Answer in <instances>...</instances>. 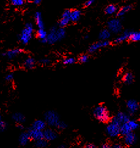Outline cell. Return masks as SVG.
Returning a JSON list of instances; mask_svg holds the SVG:
<instances>
[{"label": "cell", "instance_id": "30", "mask_svg": "<svg viewBox=\"0 0 140 148\" xmlns=\"http://www.w3.org/2000/svg\"><path fill=\"white\" fill-rule=\"evenodd\" d=\"M77 62V60L75 58H66L64 59H63V64L64 65H72V64H75V62Z\"/></svg>", "mask_w": 140, "mask_h": 148}, {"label": "cell", "instance_id": "25", "mask_svg": "<svg viewBox=\"0 0 140 148\" xmlns=\"http://www.w3.org/2000/svg\"><path fill=\"white\" fill-rule=\"evenodd\" d=\"M132 8V5H127L121 8L117 12V16L118 17H122L124 16L126 13H127L128 11H130Z\"/></svg>", "mask_w": 140, "mask_h": 148}, {"label": "cell", "instance_id": "38", "mask_svg": "<svg viewBox=\"0 0 140 148\" xmlns=\"http://www.w3.org/2000/svg\"><path fill=\"white\" fill-rule=\"evenodd\" d=\"M13 78H14V76H13V74L12 73L8 74V75H7L5 77V79L7 81H11L13 79Z\"/></svg>", "mask_w": 140, "mask_h": 148}, {"label": "cell", "instance_id": "22", "mask_svg": "<svg viewBox=\"0 0 140 148\" xmlns=\"http://www.w3.org/2000/svg\"><path fill=\"white\" fill-rule=\"evenodd\" d=\"M117 8L114 4H110L107 5L105 9V12L107 15H113L117 12Z\"/></svg>", "mask_w": 140, "mask_h": 148}, {"label": "cell", "instance_id": "7", "mask_svg": "<svg viewBox=\"0 0 140 148\" xmlns=\"http://www.w3.org/2000/svg\"><path fill=\"white\" fill-rule=\"evenodd\" d=\"M70 12L71 10L67 9L65 10L62 16H61V18L59 20V25L61 27L64 28L66 26H68L70 21Z\"/></svg>", "mask_w": 140, "mask_h": 148}, {"label": "cell", "instance_id": "9", "mask_svg": "<svg viewBox=\"0 0 140 148\" xmlns=\"http://www.w3.org/2000/svg\"><path fill=\"white\" fill-rule=\"evenodd\" d=\"M28 133L30 138L32 140H34L36 141L39 140H41L43 138V131H41V130H38L34 129L31 128L29 130Z\"/></svg>", "mask_w": 140, "mask_h": 148}, {"label": "cell", "instance_id": "10", "mask_svg": "<svg viewBox=\"0 0 140 148\" xmlns=\"http://www.w3.org/2000/svg\"><path fill=\"white\" fill-rule=\"evenodd\" d=\"M22 52H23V50L20 48H14L12 49H9L6 52L4 53L3 56L6 57L9 59H13L18 55L20 54Z\"/></svg>", "mask_w": 140, "mask_h": 148}, {"label": "cell", "instance_id": "36", "mask_svg": "<svg viewBox=\"0 0 140 148\" xmlns=\"http://www.w3.org/2000/svg\"><path fill=\"white\" fill-rule=\"evenodd\" d=\"M50 62H51V61H50V60L48 59H47V58L42 59L40 61H39V62H40V64L43 65H47L50 64Z\"/></svg>", "mask_w": 140, "mask_h": 148}, {"label": "cell", "instance_id": "14", "mask_svg": "<svg viewBox=\"0 0 140 148\" xmlns=\"http://www.w3.org/2000/svg\"><path fill=\"white\" fill-rule=\"evenodd\" d=\"M132 31H126L123 32L119 36L116 38L114 40V43L115 44H119L121 43L124 42V41L127 40H129L130 35H131Z\"/></svg>", "mask_w": 140, "mask_h": 148}, {"label": "cell", "instance_id": "11", "mask_svg": "<svg viewBox=\"0 0 140 148\" xmlns=\"http://www.w3.org/2000/svg\"><path fill=\"white\" fill-rule=\"evenodd\" d=\"M127 107L128 112L130 114H134V113H135L138 111L139 109V104L135 100L130 99L128 100L127 102Z\"/></svg>", "mask_w": 140, "mask_h": 148}, {"label": "cell", "instance_id": "20", "mask_svg": "<svg viewBox=\"0 0 140 148\" xmlns=\"http://www.w3.org/2000/svg\"><path fill=\"white\" fill-rule=\"evenodd\" d=\"M48 34L44 29H38L37 31V37L43 43H47V38Z\"/></svg>", "mask_w": 140, "mask_h": 148}, {"label": "cell", "instance_id": "44", "mask_svg": "<svg viewBox=\"0 0 140 148\" xmlns=\"http://www.w3.org/2000/svg\"><path fill=\"white\" fill-rule=\"evenodd\" d=\"M17 127H18V128H19L20 129H22L23 128V125H22L21 124H18V125H17Z\"/></svg>", "mask_w": 140, "mask_h": 148}, {"label": "cell", "instance_id": "27", "mask_svg": "<svg viewBox=\"0 0 140 148\" xmlns=\"http://www.w3.org/2000/svg\"><path fill=\"white\" fill-rule=\"evenodd\" d=\"M134 79L133 74L130 72H127L123 76V81L126 84H131Z\"/></svg>", "mask_w": 140, "mask_h": 148}, {"label": "cell", "instance_id": "23", "mask_svg": "<svg viewBox=\"0 0 140 148\" xmlns=\"http://www.w3.org/2000/svg\"><path fill=\"white\" fill-rule=\"evenodd\" d=\"M30 136L28 132H25L21 134L19 137V143L21 145L25 146L27 144L28 142L30 140Z\"/></svg>", "mask_w": 140, "mask_h": 148}, {"label": "cell", "instance_id": "33", "mask_svg": "<svg viewBox=\"0 0 140 148\" xmlns=\"http://www.w3.org/2000/svg\"><path fill=\"white\" fill-rule=\"evenodd\" d=\"M25 3V1L23 0H12L11 1V4L15 6H21Z\"/></svg>", "mask_w": 140, "mask_h": 148}, {"label": "cell", "instance_id": "39", "mask_svg": "<svg viewBox=\"0 0 140 148\" xmlns=\"http://www.w3.org/2000/svg\"><path fill=\"white\" fill-rule=\"evenodd\" d=\"M94 2V0H88V1H87L85 3V4H84V5H85V7L88 8L89 6H90V5H91L93 4Z\"/></svg>", "mask_w": 140, "mask_h": 148}, {"label": "cell", "instance_id": "37", "mask_svg": "<svg viewBox=\"0 0 140 148\" xmlns=\"http://www.w3.org/2000/svg\"><path fill=\"white\" fill-rule=\"evenodd\" d=\"M6 128V123L1 119V121H0V129H1V131H4Z\"/></svg>", "mask_w": 140, "mask_h": 148}, {"label": "cell", "instance_id": "8", "mask_svg": "<svg viewBox=\"0 0 140 148\" xmlns=\"http://www.w3.org/2000/svg\"><path fill=\"white\" fill-rule=\"evenodd\" d=\"M57 29H58L56 27H52L50 29L47 38V42L49 44H54L59 40L57 34Z\"/></svg>", "mask_w": 140, "mask_h": 148}, {"label": "cell", "instance_id": "41", "mask_svg": "<svg viewBox=\"0 0 140 148\" xmlns=\"http://www.w3.org/2000/svg\"><path fill=\"white\" fill-rule=\"evenodd\" d=\"M102 148H112V147L108 143L103 144L102 146Z\"/></svg>", "mask_w": 140, "mask_h": 148}, {"label": "cell", "instance_id": "13", "mask_svg": "<svg viewBox=\"0 0 140 148\" xmlns=\"http://www.w3.org/2000/svg\"><path fill=\"white\" fill-rule=\"evenodd\" d=\"M115 120L121 125L128 123L130 121V117L124 112H119L114 118Z\"/></svg>", "mask_w": 140, "mask_h": 148}, {"label": "cell", "instance_id": "29", "mask_svg": "<svg viewBox=\"0 0 140 148\" xmlns=\"http://www.w3.org/2000/svg\"><path fill=\"white\" fill-rule=\"evenodd\" d=\"M36 146L38 148H45L47 146V141L44 138L36 141Z\"/></svg>", "mask_w": 140, "mask_h": 148}, {"label": "cell", "instance_id": "28", "mask_svg": "<svg viewBox=\"0 0 140 148\" xmlns=\"http://www.w3.org/2000/svg\"><path fill=\"white\" fill-rule=\"evenodd\" d=\"M132 42H140V31L132 32L129 38Z\"/></svg>", "mask_w": 140, "mask_h": 148}, {"label": "cell", "instance_id": "24", "mask_svg": "<svg viewBox=\"0 0 140 148\" xmlns=\"http://www.w3.org/2000/svg\"><path fill=\"white\" fill-rule=\"evenodd\" d=\"M13 120L18 124H21L25 122V116L20 113H15L12 115Z\"/></svg>", "mask_w": 140, "mask_h": 148}, {"label": "cell", "instance_id": "32", "mask_svg": "<svg viewBox=\"0 0 140 148\" xmlns=\"http://www.w3.org/2000/svg\"><path fill=\"white\" fill-rule=\"evenodd\" d=\"M128 125H129V126L131 128L132 131L133 130H137L139 127L138 123L135 120H130L128 122Z\"/></svg>", "mask_w": 140, "mask_h": 148}, {"label": "cell", "instance_id": "16", "mask_svg": "<svg viewBox=\"0 0 140 148\" xmlns=\"http://www.w3.org/2000/svg\"><path fill=\"white\" fill-rule=\"evenodd\" d=\"M46 123L41 119H37L36 120L34 123H33L31 128L34 129L38 130H41V131H43V130L46 129Z\"/></svg>", "mask_w": 140, "mask_h": 148}, {"label": "cell", "instance_id": "12", "mask_svg": "<svg viewBox=\"0 0 140 148\" xmlns=\"http://www.w3.org/2000/svg\"><path fill=\"white\" fill-rule=\"evenodd\" d=\"M43 138L47 141H52L57 137V134L52 129H46L43 131Z\"/></svg>", "mask_w": 140, "mask_h": 148}, {"label": "cell", "instance_id": "43", "mask_svg": "<svg viewBox=\"0 0 140 148\" xmlns=\"http://www.w3.org/2000/svg\"><path fill=\"white\" fill-rule=\"evenodd\" d=\"M41 0H34V1H33V3L35 4H41Z\"/></svg>", "mask_w": 140, "mask_h": 148}, {"label": "cell", "instance_id": "15", "mask_svg": "<svg viewBox=\"0 0 140 148\" xmlns=\"http://www.w3.org/2000/svg\"><path fill=\"white\" fill-rule=\"evenodd\" d=\"M136 139L137 137L135 134L133 132H130L124 136V143L127 146H131L135 143V142L136 141Z\"/></svg>", "mask_w": 140, "mask_h": 148}, {"label": "cell", "instance_id": "42", "mask_svg": "<svg viewBox=\"0 0 140 148\" xmlns=\"http://www.w3.org/2000/svg\"><path fill=\"white\" fill-rule=\"evenodd\" d=\"M112 148H123V147L121 145L116 144V145H114L113 147H112Z\"/></svg>", "mask_w": 140, "mask_h": 148}, {"label": "cell", "instance_id": "2", "mask_svg": "<svg viewBox=\"0 0 140 148\" xmlns=\"http://www.w3.org/2000/svg\"><path fill=\"white\" fill-rule=\"evenodd\" d=\"M34 31V27L31 23H28L25 25L24 29L22 30L19 36L20 41L23 44H27L31 40Z\"/></svg>", "mask_w": 140, "mask_h": 148}, {"label": "cell", "instance_id": "6", "mask_svg": "<svg viewBox=\"0 0 140 148\" xmlns=\"http://www.w3.org/2000/svg\"><path fill=\"white\" fill-rule=\"evenodd\" d=\"M110 44V42L108 40H105V41L100 40L99 42H96L93 43L92 45H91L88 49V51L89 53H94L100 49L109 46Z\"/></svg>", "mask_w": 140, "mask_h": 148}, {"label": "cell", "instance_id": "21", "mask_svg": "<svg viewBox=\"0 0 140 148\" xmlns=\"http://www.w3.org/2000/svg\"><path fill=\"white\" fill-rule=\"evenodd\" d=\"M111 36V32L108 29H103L100 32L99 34V37L100 39V40L105 41L110 37Z\"/></svg>", "mask_w": 140, "mask_h": 148}, {"label": "cell", "instance_id": "17", "mask_svg": "<svg viewBox=\"0 0 140 148\" xmlns=\"http://www.w3.org/2000/svg\"><path fill=\"white\" fill-rule=\"evenodd\" d=\"M35 60L31 57H28L25 59L23 62V66L26 69H32L35 66Z\"/></svg>", "mask_w": 140, "mask_h": 148}, {"label": "cell", "instance_id": "40", "mask_svg": "<svg viewBox=\"0 0 140 148\" xmlns=\"http://www.w3.org/2000/svg\"><path fill=\"white\" fill-rule=\"evenodd\" d=\"M85 148H96V146H95L94 145L90 143V144H88L86 146Z\"/></svg>", "mask_w": 140, "mask_h": 148}, {"label": "cell", "instance_id": "1", "mask_svg": "<svg viewBox=\"0 0 140 148\" xmlns=\"http://www.w3.org/2000/svg\"><path fill=\"white\" fill-rule=\"evenodd\" d=\"M93 114L97 120L102 123L108 122L110 119V113L107 109L103 105H99L95 108Z\"/></svg>", "mask_w": 140, "mask_h": 148}, {"label": "cell", "instance_id": "19", "mask_svg": "<svg viewBox=\"0 0 140 148\" xmlns=\"http://www.w3.org/2000/svg\"><path fill=\"white\" fill-rule=\"evenodd\" d=\"M81 12L80 10L74 9L70 12V21L72 22H77L80 20Z\"/></svg>", "mask_w": 140, "mask_h": 148}, {"label": "cell", "instance_id": "3", "mask_svg": "<svg viewBox=\"0 0 140 148\" xmlns=\"http://www.w3.org/2000/svg\"><path fill=\"white\" fill-rule=\"evenodd\" d=\"M45 121L48 125L49 126L51 127H57L59 122L60 121L59 116L54 111L50 110L47 112L45 113L44 115Z\"/></svg>", "mask_w": 140, "mask_h": 148}, {"label": "cell", "instance_id": "26", "mask_svg": "<svg viewBox=\"0 0 140 148\" xmlns=\"http://www.w3.org/2000/svg\"><path fill=\"white\" fill-rule=\"evenodd\" d=\"M132 132V130L130 127L128 123L123 124L121 126V134L122 135H126L127 134Z\"/></svg>", "mask_w": 140, "mask_h": 148}, {"label": "cell", "instance_id": "4", "mask_svg": "<svg viewBox=\"0 0 140 148\" xmlns=\"http://www.w3.org/2000/svg\"><path fill=\"white\" fill-rule=\"evenodd\" d=\"M121 126L113 118L106 127V133L111 137H116L121 134Z\"/></svg>", "mask_w": 140, "mask_h": 148}, {"label": "cell", "instance_id": "18", "mask_svg": "<svg viewBox=\"0 0 140 148\" xmlns=\"http://www.w3.org/2000/svg\"><path fill=\"white\" fill-rule=\"evenodd\" d=\"M36 23L38 29H44V23L42 20V14L41 12H37L34 15Z\"/></svg>", "mask_w": 140, "mask_h": 148}, {"label": "cell", "instance_id": "31", "mask_svg": "<svg viewBox=\"0 0 140 148\" xmlns=\"http://www.w3.org/2000/svg\"><path fill=\"white\" fill-rule=\"evenodd\" d=\"M57 34L59 40L61 39H63L66 36V31L64 29V28H63V27L59 28V29H57Z\"/></svg>", "mask_w": 140, "mask_h": 148}, {"label": "cell", "instance_id": "5", "mask_svg": "<svg viewBox=\"0 0 140 148\" xmlns=\"http://www.w3.org/2000/svg\"><path fill=\"white\" fill-rule=\"evenodd\" d=\"M108 29L114 34L119 33L122 29V23L118 18L110 20L107 23Z\"/></svg>", "mask_w": 140, "mask_h": 148}, {"label": "cell", "instance_id": "34", "mask_svg": "<svg viewBox=\"0 0 140 148\" xmlns=\"http://www.w3.org/2000/svg\"><path fill=\"white\" fill-rule=\"evenodd\" d=\"M88 60H89V56L87 54L81 55L79 58V59H78V60H79V62L81 64L86 63V62L88 61Z\"/></svg>", "mask_w": 140, "mask_h": 148}, {"label": "cell", "instance_id": "45", "mask_svg": "<svg viewBox=\"0 0 140 148\" xmlns=\"http://www.w3.org/2000/svg\"><path fill=\"white\" fill-rule=\"evenodd\" d=\"M58 148H66V147H65V146H63V145H61V146H60Z\"/></svg>", "mask_w": 140, "mask_h": 148}, {"label": "cell", "instance_id": "35", "mask_svg": "<svg viewBox=\"0 0 140 148\" xmlns=\"http://www.w3.org/2000/svg\"><path fill=\"white\" fill-rule=\"evenodd\" d=\"M59 129H64L67 127V124L64 121H59L57 127Z\"/></svg>", "mask_w": 140, "mask_h": 148}]
</instances>
